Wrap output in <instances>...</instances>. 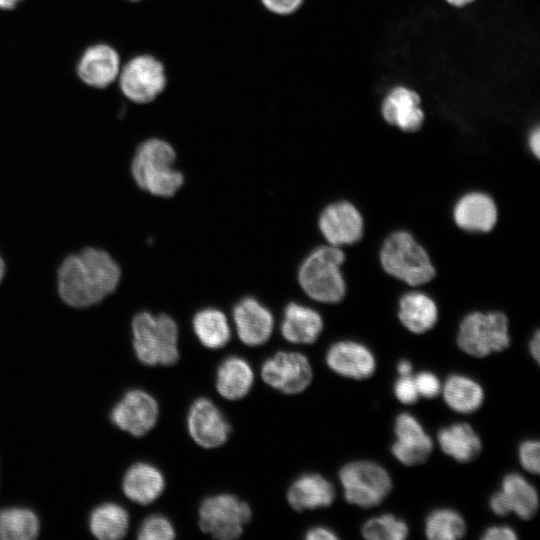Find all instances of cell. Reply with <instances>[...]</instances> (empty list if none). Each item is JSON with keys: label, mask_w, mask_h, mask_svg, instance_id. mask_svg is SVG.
I'll return each mask as SVG.
<instances>
[{"label": "cell", "mask_w": 540, "mask_h": 540, "mask_svg": "<svg viewBox=\"0 0 540 540\" xmlns=\"http://www.w3.org/2000/svg\"><path fill=\"white\" fill-rule=\"evenodd\" d=\"M120 276L119 266L107 252L87 248L67 257L61 264L58 292L70 306H91L116 289Z\"/></svg>", "instance_id": "cell-1"}, {"label": "cell", "mask_w": 540, "mask_h": 540, "mask_svg": "<svg viewBox=\"0 0 540 540\" xmlns=\"http://www.w3.org/2000/svg\"><path fill=\"white\" fill-rule=\"evenodd\" d=\"M343 248L321 243L303 258L297 271L301 290L312 301L331 306L340 303L346 294L342 266Z\"/></svg>", "instance_id": "cell-2"}, {"label": "cell", "mask_w": 540, "mask_h": 540, "mask_svg": "<svg viewBox=\"0 0 540 540\" xmlns=\"http://www.w3.org/2000/svg\"><path fill=\"white\" fill-rule=\"evenodd\" d=\"M454 342L464 354L486 358L508 350L513 342L510 319L501 310H472L458 322Z\"/></svg>", "instance_id": "cell-3"}, {"label": "cell", "mask_w": 540, "mask_h": 540, "mask_svg": "<svg viewBox=\"0 0 540 540\" xmlns=\"http://www.w3.org/2000/svg\"><path fill=\"white\" fill-rule=\"evenodd\" d=\"M379 260L385 273L410 288L423 287L435 275L426 248L406 230H395L386 236Z\"/></svg>", "instance_id": "cell-4"}, {"label": "cell", "mask_w": 540, "mask_h": 540, "mask_svg": "<svg viewBox=\"0 0 540 540\" xmlns=\"http://www.w3.org/2000/svg\"><path fill=\"white\" fill-rule=\"evenodd\" d=\"M176 152L165 140L144 141L132 160V175L137 185L152 195L173 196L183 185L184 176L175 168Z\"/></svg>", "instance_id": "cell-5"}, {"label": "cell", "mask_w": 540, "mask_h": 540, "mask_svg": "<svg viewBox=\"0 0 540 540\" xmlns=\"http://www.w3.org/2000/svg\"><path fill=\"white\" fill-rule=\"evenodd\" d=\"M134 352L148 366H170L179 359L178 327L166 314L140 312L132 320Z\"/></svg>", "instance_id": "cell-6"}, {"label": "cell", "mask_w": 540, "mask_h": 540, "mask_svg": "<svg viewBox=\"0 0 540 540\" xmlns=\"http://www.w3.org/2000/svg\"><path fill=\"white\" fill-rule=\"evenodd\" d=\"M345 501L370 509L381 505L393 490V479L381 464L366 459L349 461L338 473Z\"/></svg>", "instance_id": "cell-7"}, {"label": "cell", "mask_w": 540, "mask_h": 540, "mask_svg": "<svg viewBox=\"0 0 540 540\" xmlns=\"http://www.w3.org/2000/svg\"><path fill=\"white\" fill-rule=\"evenodd\" d=\"M252 517L250 506L232 494L205 498L199 507V526L204 533L221 540L240 537Z\"/></svg>", "instance_id": "cell-8"}, {"label": "cell", "mask_w": 540, "mask_h": 540, "mask_svg": "<svg viewBox=\"0 0 540 540\" xmlns=\"http://www.w3.org/2000/svg\"><path fill=\"white\" fill-rule=\"evenodd\" d=\"M316 225L324 243L340 248L360 241L365 227L360 210L346 199L326 204L317 216Z\"/></svg>", "instance_id": "cell-9"}, {"label": "cell", "mask_w": 540, "mask_h": 540, "mask_svg": "<svg viewBox=\"0 0 540 540\" xmlns=\"http://www.w3.org/2000/svg\"><path fill=\"white\" fill-rule=\"evenodd\" d=\"M118 77L123 94L140 104L154 100L166 85L164 66L150 55H140L131 59Z\"/></svg>", "instance_id": "cell-10"}, {"label": "cell", "mask_w": 540, "mask_h": 540, "mask_svg": "<svg viewBox=\"0 0 540 540\" xmlns=\"http://www.w3.org/2000/svg\"><path fill=\"white\" fill-rule=\"evenodd\" d=\"M488 506L499 517L515 514L521 520L529 521L538 513L539 494L523 475L509 472L501 479L499 490L490 495Z\"/></svg>", "instance_id": "cell-11"}, {"label": "cell", "mask_w": 540, "mask_h": 540, "mask_svg": "<svg viewBox=\"0 0 540 540\" xmlns=\"http://www.w3.org/2000/svg\"><path fill=\"white\" fill-rule=\"evenodd\" d=\"M261 376L266 384L282 393L298 394L312 382L313 370L304 354L279 351L264 361Z\"/></svg>", "instance_id": "cell-12"}, {"label": "cell", "mask_w": 540, "mask_h": 540, "mask_svg": "<svg viewBox=\"0 0 540 540\" xmlns=\"http://www.w3.org/2000/svg\"><path fill=\"white\" fill-rule=\"evenodd\" d=\"M393 431L395 440L390 446V452L400 464L414 467L429 460L434 450L433 439L413 414H397Z\"/></svg>", "instance_id": "cell-13"}, {"label": "cell", "mask_w": 540, "mask_h": 540, "mask_svg": "<svg viewBox=\"0 0 540 540\" xmlns=\"http://www.w3.org/2000/svg\"><path fill=\"white\" fill-rule=\"evenodd\" d=\"M325 362L339 376L358 381L370 379L377 370L376 355L371 347L355 338L333 342L325 353Z\"/></svg>", "instance_id": "cell-14"}, {"label": "cell", "mask_w": 540, "mask_h": 540, "mask_svg": "<svg viewBox=\"0 0 540 540\" xmlns=\"http://www.w3.org/2000/svg\"><path fill=\"white\" fill-rule=\"evenodd\" d=\"M158 415L155 398L141 389H132L115 404L110 417L116 427L140 437L155 426Z\"/></svg>", "instance_id": "cell-15"}, {"label": "cell", "mask_w": 540, "mask_h": 540, "mask_svg": "<svg viewBox=\"0 0 540 540\" xmlns=\"http://www.w3.org/2000/svg\"><path fill=\"white\" fill-rule=\"evenodd\" d=\"M380 115L384 123L404 133L419 131L426 114L419 94L406 86L393 87L380 105Z\"/></svg>", "instance_id": "cell-16"}, {"label": "cell", "mask_w": 540, "mask_h": 540, "mask_svg": "<svg viewBox=\"0 0 540 540\" xmlns=\"http://www.w3.org/2000/svg\"><path fill=\"white\" fill-rule=\"evenodd\" d=\"M187 427L194 442L207 449L223 445L231 431L222 412L207 398H198L192 403L187 416Z\"/></svg>", "instance_id": "cell-17"}, {"label": "cell", "mask_w": 540, "mask_h": 540, "mask_svg": "<svg viewBox=\"0 0 540 540\" xmlns=\"http://www.w3.org/2000/svg\"><path fill=\"white\" fill-rule=\"evenodd\" d=\"M452 218L455 225L464 232L488 233L497 223L498 207L490 194L471 190L455 201Z\"/></svg>", "instance_id": "cell-18"}, {"label": "cell", "mask_w": 540, "mask_h": 540, "mask_svg": "<svg viewBox=\"0 0 540 540\" xmlns=\"http://www.w3.org/2000/svg\"><path fill=\"white\" fill-rule=\"evenodd\" d=\"M396 317L408 333L422 336L438 324L439 309L433 297L423 289L408 288L398 299Z\"/></svg>", "instance_id": "cell-19"}, {"label": "cell", "mask_w": 540, "mask_h": 540, "mask_svg": "<svg viewBox=\"0 0 540 540\" xmlns=\"http://www.w3.org/2000/svg\"><path fill=\"white\" fill-rule=\"evenodd\" d=\"M232 317L239 339L248 346L264 344L273 332L272 313L253 297H245L237 302Z\"/></svg>", "instance_id": "cell-20"}, {"label": "cell", "mask_w": 540, "mask_h": 540, "mask_svg": "<svg viewBox=\"0 0 540 540\" xmlns=\"http://www.w3.org/2000/svg\"><path fill=\"white\" fill-rule=\"evenodd\" d=\"M325 322L321 313L305 304L291 302L285 309L280 331L293 344H313L322 335Z\"/></svg>", "instance_id": "cell-21"}, {"label": "cell", "mask_w": 540, "mask_h": 540, "mask_svg": "<svg viewBox=\"0 0 540 540\" xmlns=\"http://www.w3.org/2000/svg\"><path fill=\"white\" fill-rule=\"evenodd\" d=\"M436 439L441 451L461 464L475 461L483 451L482 438L467 422H455L441 427Z\"/></svg>", "instance_id": "cell-22"}, {"label": "cell", "mask_w": 540, "mask_h": 540, "mask_svg": "<svg viewBox=\"0 0 540 540\" xmlns=\"http://www.w3.org/2000/svg\"><path fill=\"white\" fill-rule=\"evenodd\" d=\"M335 498L334 485L318 473L299 476L287 491L288 503L298 512L329 507Z\"/></svg>", "instance_id": "cell-23"}, {"label": "cell", "mask_w": 540, "mask_h": 540, "mask_svg": "<svg viewBox=\"0 0 540 540\" xmlns=\"http://www.w3.org/2000/svg\"><path fill=\"white\" fill-rule=\"evenodd\" d=\"M119 73L120 59L117 52L104 44L87 49L78 65V74L82 81L97 88L111 84Z\"/></svg>", "instance_id": "cell-24"}, {"label": "cell", "mask_w": 540, "mask_h": 540, "mask_svg": "<svg viewBox=\"0 0 540 540\" xmlns=\"http://www.w3.org/2000/svg\"><path fill=\"white\" fill-rule=\"evenodd\" d=\"M123 492L131 501L147 505L154 502L164 491L165 479L162 472L146 462L133 464L126 471Z\"/></svg>", "instance_id": "cell-25"}, {"label": "cell", "mask_w": 540, "mask_h": 540, "mask_svg": "<svg viewBox=\"0 0 540 540\" xmlns=\"http://www.w3.org/2000/svg\"><path fill=\"white\" fill-rule=\"evenodd\" d=\"M441 394L448 408L459 414H472L484 404L485 391L474 378L450 374L442 385Z\"/></svg>", "instance_id": "cell-26"}, {"label": "cell", "mask_w": 540, "mask_h": 540, "mask_svg": "<svg viewBox=\"0 0 540 540\" xmlns=\"http://www.w3.org/2000/svg\"><path fill=\"white\" fill-rule=\"evenodd\" d=\"M254 382V373L249 363L238 356H230L219 365L216 373V389L228 400L245 397Z\"/></svg>", "instance_id": "cell-27"}, {"label": "cell", "mask_w": 540, "mask_h": 540, "mask_svg": "<svg viewBox=\"0 0 540 540\" xmlns=\"http://www.w3.org/2000/svg\"><path fill=\"white\" fill-rule=\"evenodd\" d=\"M89 528L100 540H118L128 532L129 515L125 508L116 503H103L91 512Z\"/></svg>", "instance_id": "cell-28"}, {"label": "cell", "mask_w": 540, "mask_h": 540, "mask_svg": "<svg viewBox=\"0 0 540 540\" xmlns=\"http://www.w3.org/2000/svg\"><path fill=\"white\" fill-rule=\"evenodd\" d=\"M192 327L200 343L209 349L224 347L231 337L227 317L216 308H204L198 311L193 317Z\"/></svg>", "instance_id": "cell-29"}, {"label": "cell", "mask_w": 540, "mask_h": 540, "mask_svg": "<svg viewBox=\"0 0 540 540\" xmlns=\"http://www.w3.org/2000/svg\"><path fill=\"white\" fill-rule=\"evenodd\" d=\"M423 531L429 540H459L467 533V522L458 510L438 507L426 515Z\"/></svg>", "instance_id": "cell-30"}, {"label": "cell", "mask_w": 540, "mask_h": 540, "mask_svg": "<svg viewBox=\"0 0 540 540\" xmlns=\"http://www.w3.org/2000/svg\"><path fill=\"white\" fill-rule=\"evenodd\" d=\"M40 531L38 516L24 507H8L0 510V539L32 540Z\"/></svg>", "instance_id": "cell-31"}, {"label": "cell", "mask_w": 540, "mask_h": 540, "mask_svg": "<svg viewBox=\"0 0 540 540\" xmlns=\"http://www.w3.org/2000/svg\"><path fill=\"white\" fill-rule=\"evenodd\" d=\"M366 540H405L410 535L408 523L392 513H384L367 519L360 528Z\"/></svg>", "instance_id": "cell-32"}, {"label": "cell", "mask_w": 540, "mask_h": 540, "mask_svg": "<svg viewBox=\"0 0 540 540\" xmlns=\"http://www.w3.org/2000/svg\"><path fill=\"white\" fill-rule=\"evenodd\" d=\"M137 538L139 540H171L175 538V529L167 517L153 514L142 522Z\"/></svg>", "instance_id": "cell-33"}, {"label": "cell", "mask_w": 540, "mask_h": 540, "mask_svg": "<svg viewBox=\"0 0 540 540\" xmlns=\"http://www.w3.org/2000/svg\"><path fill=\"white\" fill-rule=\"evenodd\" d=\"M518 461L526 472L539 475L540 442L538 439H525L519 444Z\"/></svg>", "instance_id": "cell-34"}, {"label": "cell", "mask_w": 540, "mask_h": 540, "mask_svg": "<svg viewBox=\"0 0 540 540\" xmlns=\"http://www.w3.org/2000/svg\"><path fill=\"white\" fill-rule=\"evenodd\" d=\"M393 394L404 405L416 404L420 398L413 375L399 376L393 384Z\"/></svg>", "instance_id": "cell-35"}, {"label": "cell", "mask_w": 540, "mask_h": 540, "mask_svg": "<svg viewBox=\"0 0 540 540\" xmlns=\"http://www.w3.org/2000/svg\"><path fill=\"white\" fill-rule=\"evenodd\" d=\"M413 377L420 397L434 399L441 394L442 384L435 373L424 370Z\"/></svg>", "instance_id": "cell-36"}, {"label": "cell", "mask_w": 540, "mask_h": 540, "mask_svg": "<svg viewBox=\"0 0 540 540\" xmlns=\"http://www.w3.org/2000/svg\"><path fill=\"white\" fill-rule=\"evenodd\" d=\"M515 529L508 525H491L483 530L480 540H517Z\"/></svg>", "instance_id": "cell-37"}, {"label": "cell", "mask_w": 540, "mask_h": 540, "mask_svg": "<svg viewBox=\"0 0 540 540\" xmlns=\"http://www.w3.org/2000/svg\"><path fill=\"white\" fill-rule=\"evenodd\" d=\"M304 0H261L262 4L270 12L279 15H288L302 5Z\"/></svg>", "instance_id": "cell-38"}, {"label": "cell", "mask_w": 540, "mask_h": 540, "mask_svg": "<svg viewBox=\"0 0 540 540\" xmlns=\"http://www.w3.org/2000/svg\"><path fill=\"white\" fill-rule=\"evenodd\" d=\"M306 540H337L339 536L330 528L325 526H315L305 533Z\"/></svg>", "instance_id": "cell-39"}, {"label": "cell", "mask_w": 540, "mask_h": 540, "mask_svg": "<svg viewBox=\"0 0 540 540\" xmlns=\"http://www.w3.org/2000/svg\"><path fill=\"white\" fill-rule=\"evenodd\" d=\"M526 144L530 153L540 160V128L538 123L529 130Z\"/></svg>", "instance_id": "cell-40"}, {"label": "cell", "mask_w": 540, "mask_h": 540, "mask_svg": "<svg viewBox=\"0 0 540 540\" xmlns=\"http://www.w3.org/2000/svg\"><path fill=\"white\" fill-rule=\"evenodd\" d=\"M527 350L536 364L540 363V329L536 327L528 337Z\"/></svg>", "instance_id": "cell-41"}, {"label": "cell", "mask_w": 540, "mask_h": 540, "mask_svg": "<svg viewBox=\"0 0 540 540\" xmlns=\"http://www.w3.org/2000/svg\"><path fill=\"white\" fill-rule=\"evenodd\" d=\"M396 370L399 376H407L413 374V364L408 359H400L396 364Z\"/></svg>", "instance_id": "cell-42"}, {"label": "cell", "mask_w": 540, "mask_h": 540, "mask_svg": "<svg viewBox=\"0 0 540 540\" xmlns=\"http://www.w3.org/2000/svg\"><path fill=\"white\" fill-rule=\"evenodd\" d=\"M448 4L455 6V7H464L471 3H473L475 0H445Z\"/></svg>", "instance_id": "cell-43"}, {"label": "cell", "mask_w": 540, "mask_h": 540, "mask_svg": "<svg viewBox=\"0 0 540 540\" xmlns=\"http://www.w3.org/2000/svg\"><path fill=\"white\" fill-rule=\"evenodd\" d=\"M20 0H0V8H13Z\"/></svg>", "instance_id": "cell-44"}, {"label": "cell", "mask_w": 540, "mask_h": 540, "mask_svg": "<svg viewBox=\"0 0 540 540\" xmlns=\"http://www.w3.org/2000/svg\"><path fill=\"white\" fill-rule=\"evenodd\" d=\"M5 273V264L4 261L0 258V282L3 279Z\"/></svg>", "instance_id": "cell-45"}]
</instances>
